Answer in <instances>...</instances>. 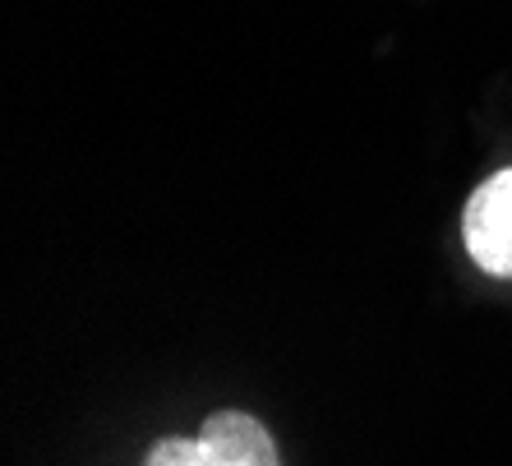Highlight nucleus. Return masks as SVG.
<instances>
[{
    "instance_id": "obj_2",
    "label": "nucleus",
    "mask_w": 512,
    "mask_h": 466,
    "mask_svg": "<svg viewBox=\"0 0 512 466\" xmlns=\"http://www.w3.org/2000/svg\"><path fill=\"white\" fill-rule=\"evenodd\" d=\"M462 236L471 259L489 277H512V167L494 171L462 213Z\"/></svg>"
},
{
    "instance_id": "obj_1",
    "label": "nucleus",
    "mask_w": 512,
    "mask_h": 466,
    "mask_svg": "<svg viewBox=\"0 0 512 466\" xmlns=\"http://www.w3.org/2000/svg\"><path fill=\"white\" fill-rule=\"evenodd\" d=\"M143 466H282L273 434L245 411H213L194 439H162Z\"/></svg>"
}]
</instances>
